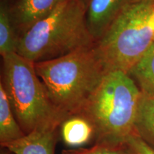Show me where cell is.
<instances>
[{"label":"cell","mask_w":154,"mask_h":154,"mask_svg":"<svg viewBox=\"0 0 154 154\" xmlns=\"http://www.w3.org/2000/svg\"><path fill=\"white\" fill-rule=\"evenodd\" d=\"M61 154H131L126 148L116 147L103 144L94 143L90 148H76L63 150Z\"/></svg>","instance_id":"14"},{"label":"cell","mask_w":154,"mask_h":154,"mask_svg":"<svg viewBox=\"0 0 154 154\" xmlns=\"http://www.w3.org/2000/svg\"><path fill=\"white\" fill-rule=\"evenodd\" d=\"M19 36L11 19L9 7L5 2L0 6V54L2 57L17 53Z\"/></svg>","instance_id":"13"},{"label":"cell","mask_w":154,"mask_h":154,"mask_svg":"<svg viewBox=\"0 0 154 154\" xmlns=\"http://www.w3.org/2000/svg\"><path fill=\"white\" fill-rule=\"evenodd\" d=\"M80 0H65L19 37L17 54L34 63L94 46Z\"/></svg>","instance_id":"3"},{"label":"cell","mask_w":154,"mask_h":154,"mask_svg":"<svg viewBox=\"0 0 154 154\" xmlns=\"http://www.w3.org/2000/svg\"><path fill=\"white\" fill-rule=\"evenodd\" d=\"M17 121L2 84H0V143L1 146L25 136Z\"/></svg>","instance_id":"10"},{"label":"cell","mask_w":154,"mask_h":154,"mask_svg":"<svg viewBox=\"0 0 154 154\" xmlns=\"http://www.w3.org/2000/svg\"><path fill=\"white\" fill-rule=\"evenodd\" d=\"M128 74L142 94L154 96V43Z\"/></svg>","instance_id":"11"},{"label":"cell","mask_w":154,"mask_h":154,"mask_svg":"<svg viewBox=\"0 0 154 154\" xmlns=\"http://www.w3.org/2000/svg\"><path fill=\"white\" fill-rule=\"evenodd\" d=\"M2 59L1 83L24 134L48 126H60L66 118L50 100L35 63L17 53L4 56Z\"/></svg>","instance_id":"4"},{"label":"cell","mask_w":154,"mask_h":154,"mask_svg":"<svg viewBox=\"0 0 154 154\" xmlns=\"http://www.w3.org/2000/svg\"><path fill=\"white\" fill-rule=\"evenodd\" d=\"M143 2H154V0H128V4Z\"/></svg>","instance_id":"16"},{"label":"cell","mask_w":154,"mask_h":154,"mask_svg":"<svg viewBox=\"0 0 154 154\" xmlns=\"http://www.w3.org/2000/svg\"><path fill=\"white\" fill-rule=\"evenodd\" d=\"M80 1L82 2L84 4V5H85L86 7V6H87L88 2H89V0H80Z\"/></svg>","instance_id":"17"},{"label":"cell","mask_w":154,"mask_h":154,"mask_svg":"<svg viewBox=\"0 0 154 154\" xmlns=\"http://www.w3.org/2000/svg\"><path fill=\"white\" fill-rule=\"evenodd\" d=\"M59 128L58 126L38 128L2 148L12 154H54Z\"/></svg>","instance_id":"8"},{"label":"cell","mask_w":154,"mask_h":154,"mask_svg":"<svg viewBox=\"0 0 154 154\" xmlns=\"http://www.w3.org/2000/svg\"><path fill=\"white\" fill-rule=\"evenodd\" d=\"M154 43V2L127 4L94 44L106 72L128 74Z\"/></svg>","instance_id":"5"},{"label":"cell","mask_w":154,"mask_h":154,"mask_svg":"<svg viewBox=\"0 0 154 154\" xmlns=\"http://www.w3.org/2000/svg\"><path fill=\"white\" fill-rule=\"evenodd\" d=\"M65 0H15L9 10L19 37Z\"/></svg>","instance_id":"6"},{"label":"cell","mask_w":154,"mask_h":154,"mask_svg":"<svg viewBox=\"0 0 154 154\" xmlns=\"http://www.w3.org/2000/svg\"><path fill=\"white\" fill-rule=\"evenodd\" d=\"M50 100L65 118L79 112L106 74L94 46L35 63Z\"/></svg>","instance_id":"2"},{"label":"cell","mask_w":154,"mask_h":154,"mask_svg":"<svg viewBox=\"0 0 154 154\" xmlns=\"http://www.w3.org/2000/svg\"><path fill=\"white\" fill-rule=\"evenodd\" d=\"M142 92L128 74L108 72L79 112L95 131L94 142L124 147L134 133Z\"/></svg>","instance_id":"1"},{"label":"cell","mask_w":154,"mask_h":154,"mask_svg":"<svg viewBox=\"0 0 154 154\" xmlns=\"http://www.w3.org/2000/svg\"><path fill=\"white\" fill-rule=\"evenodd\" d=\"M61 139L70 147L81 148L92 140L95 131L90 121L84 116L76 113L66 117L59 126Z\"/></svg>","instance_id":"9"},{"label":"cell","mask_w":154,"mask_h":154,"mask_svg":"<svg viewBox=\"0 0 154 154\" xmlns=\"http://www.w3.org/2000/svg\"><path fill=\"white\" fill-rule=\"evenodd\" d=\"M134 132L154 149V96L142 94L135 121Z\"/></svg>","instance_id":"12"},{"label":"cell","mask_w":154,"mask_h":154,"mask_svg":"<svg viewBox=\"0 0 154 154\" xmlns=\"http://www.w3.org/2000/svg\"><path fill=\"white\" fill-rule=\"evenodd\" d=\"M131 154H154V149L148 145L136 133L131 135L125 144Z\"/></svg>","instance_id":"15"},{"label":"cell","mask_w":154,"mask_h":154,"mask_svg":"<svg viewBox=\"0 0 154 154\" xmlns=\"http://www.w3.org/2000/svg\"><path fill=\"white\" fill-rule=\"evenodd\" d=\"M128 0H89L86 6V25L95 43L110 28Z\"/></svg>","instance_id":"7"},{"label":"cell","mask_w":154,"mask_h":154,"mask_svg":"<svg viewBox=\"0 0 154 154\" xmlns=\"http://www.w3.org/2000/svg\"><path fill=\"white\" fill-rule=\"evenodd\" d=\"M2 154H3V153H2ZM4 154H5V153H4Z\"/></svg>","instance_id":"18"}]
</instances>
